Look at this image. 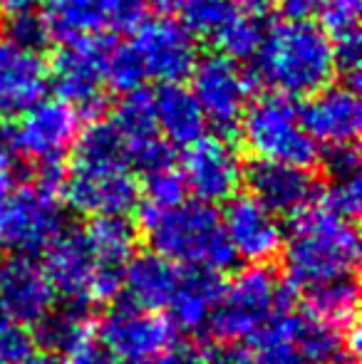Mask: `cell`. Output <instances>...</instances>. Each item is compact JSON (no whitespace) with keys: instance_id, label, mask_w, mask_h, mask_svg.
<instances>
[{"instance_id":"2e32d148","label":"cell","mask_w":362,"mask_h":364,"mask_svg":"<svg viewBox=\"0 0 362 364\" xmlns=\"http://www.w3.org/2000/svg\"><path fill=\"white\" fill-rule=\"evenodd\" d=\"M112 124L124 139L127 161L132 168H139L142 173H151L159 168L174 166V146L156 129L151 92H147L144 87L127 92L124 100L117 105Z\"/></svg>"},{"instance_id":"836d02e7","label":"cell","mask_w":362,"mask_h":364,"mask_svg":"<svg viewBox=\"0 0 362 364\" xmlns=\"http://www.w3.org/2000/svg\"><path fill=\"white\" fill-rule=\"evenodd\" d=\"M144 191H139V206L144 208H171L176 203L186 201V183L181 178V171L174 166L159 168V171L144 173Z\"/></svg>"},{"instance_id":"7bdbcfd3","label":"cell","mask_w":362,"mask_h":364,"mask_svg":"<svg viewBox=\"0 0 362 364\" xmlns=\"http://www.w3.org/2000/svg\"><path fill=\"white\" fill-rule=\"evenodd\" d=\"M75 360L73 364H119L112 352H107L105 347H97V345H87L82 347L80 352H75Z\"/></svg>"},{"instance_id":"ee69618b","label":"cell","mask_w":362,"mask_h":364,"mask_svg":"<svg viewBox=\"0 0 362 364\" xmlns=\"http://www.w3.org/2000/svg\"><path fill=\"white\" fill-rule=\"evenodd\" d=\"M139 364H201V350H196V347H191V350H171L166 355L156 357V360Z\"/></svg>"},{"instance_id":"4dcf8cb0","label":"cell","mask_w":362,"mask_h":364,"mask_svg":"<svg viewBox=\"0 0 362 364\" xmlns=\"http://www.w3.org/2000/svg\"><path fill=\"white\" fill-rule=\"evenodd\" d=\"M181 25L193 40H208L216 45L223 30L241 15L233 0H186L181 5Z\"/></svg>"},{"instance_id":"f35d334b","label":"cell","mask_w":362,"mask_h":364,"mask_svg":"<svg viewBox=\"0 0 362 364\" xmlns=\"http://www.w3.org/2000/svg\"><path fill=\"white\" fill-rule=\"evenodd\" d=\"M149 0H102L105 10V25L117 33L134 30L142 20H147Z\"/></svg>"},{"instance_id":"5b68a950","label":"cell","mask_w":362,"mask_h":364,"mask_svg":"<svg viewBox=\"0 0 362 364\" xmlns=\"http://www.w3.org/2000/svg\"><path fill=\"white\" fill-rule=\"evenodd\" d=\"M238 132L243 146L263 161L310 168L320 159V146L305 132L300 109L293 105V100L275 92L248 102Z\"/></svg>"},{"instance_id":"7dc6e473","label":"cell","mask_w":362,"mask_h":364,"mask_svg":"<svg viewBox=\"0 0 362 364\" xmlns=\"http://www.w3.org/2000/svg\"><path fill=\"white\" fill-rule=\"evenodd\" d=\"M35 5H40V0H0V10H5L8 15L23 13V10H35Z\"/></svg>"},{"instance_id":"52a82bcc","label":"cell","mask_w":362,"mask_h":364,"mask_svg":"<svg viewBox=\"0 0 362 364\" xmlns=\"http://www.w3.org/2000/svg\"><path fill=\"white\" fill-rule=\"evenodd\" d=\"M110 48V38L102 33L65 43L48 68V85H53L58 100L73 107L80 119H100L107 109L105 63Z\"/></svg>"},{"instance_id":"8fae6325","label":"cell","mask_w":362,"mask_h":364,"mask_svg":"<svg viewBox=\"0 0 362 364\" xmlns=\"http://www.w3.org/2000/svg\"><path fill=\"white\" fill-rule=\"evenodd\" d=\"M105 350L119 362L139 364L166 355L176 345V327L169 317L154 310H144L132 302L112 305L110 312L97 325Z\"/></svg>"},{"instance_id":"8d00e7d4","label":"cell","mask_w":362,"mask_h":364,"mask_svg":"<svg viewBox=\"0 0 362 364\" xmlns=\"http://www.w3.org/2000/svg\"><path fill=\"white\" fill-rule=\"evenodd\" d=\"M360 10L362 0H320V28L328 33L330 40L343 38V35L350 33H360Z\"/></svg>"},{"instance_id":"e575fe53","label":"cell","mask_w":362,"mask_h":364,"mask_svg":"<svg viewBox=\"0 0 362 364\" xmlns=\"http://www.w3.org/2000/svg\"><path fill=\"white\" fill-rule=\"evenodd\" d=\"M5 40L18 45L20 50L43 55V50L48 48V43L53 38H50L43 15L35 13V10H23V13H13L8 18V23H5Z\"/></svg>"},{"instance_id":"4316f807","label":"cell","mask_w":362,"mask_h":364,"mask_svg":"<svg viewBox=\"0 0 362 364\" xmlns=\"http://www.w3.org/2000/svg\"><path fill=\"white\" fill-rule=\"evenodd\" d=\"M73 166H82V168L129 166L124 139H122V134L117 132V127L112 122L92 119L80 132L73 146Z\"/></svg>"},{"instance_id":"d590c367","label":"cell","mask_w":362,"mask_h":364,"mask_svg":"<svg viewBox=\"0 0 362 364\" xmlns=\"http://www.w3.org/2000/svg\"><path fill=\"white\" fill-rule=\"evenodd\" d=\"M315 201L323 208H328L330 213L340 218L353 220L362 208V181L360 176L353 178H330V183L318 191Z\"/></svg>"},{"instance_id":"3957f363","label":"cell","mask_w":362,"mask_h":364,"mask_svg":"<svg viewBox=\"0 0 362 364\" xmlns=\"http://www.w3.org/2000/svg\"><path fill=\"white\" fill-rule=\"evenodd\" d=\"M139 220L151 250L176 265L221 273L236 260L211 203L181 201L161 211L139 206Z\"/></svg>"},{"instance_id":"ffe728a7","label":"cell","mask_w":362,"mask_h":364,"mask_svg":"<svg viewBox=\"0 0 362 364\" xmlns=\"http://www.w3.org/2000/svg\"><path fill=\"white\" fill-rule=\"evenodd\" d=\"M48 65L43 55L28 53L0 38V117H20L45 100Z\"/></svg>"},{"instance_id":"8992f818","label":"cell","mask_w":362,"mask_h":364,"mask_svg":"<svg viewBox=\"0 0 362 364\" xmlns=\"http://www.w3.org/2000/svg\"><path fill=\"white\" fill-rule=\"evenodd\" d=\"M63 230L60 186L40 178L20 183L0 198V243L13 255L45 253Z\"/></svg>"},{"instance_id":"f6af8a7d","label":"cell","mask_w":362,"mask_h":364,"mask_svg":"<svg viewBox=\"0 0 362 364\" xmlns=\"http://www.w3.org/2000/svg\"><path fill=\"white\" fill-rule=\"evenodd\" d=\"M238 10H243L246 15H253V18H266L268 13L275 8L278 0H233Z\"/></svg>"},{"instance_id":"60d3db41","label":"cell","mask_w":362,"mask_h":364,"mask_svg":"<svg viewBox=\"0 0 362 364\" xmlns=\"http://www.w3.org/2000/svg\"><path fill=\"white\" fill-rule=\"evenodd\" d=\"M201 364H253L251 355L236 345L206 347L201 350Z\"/></svg>"},{"instance_id":"e0dca14e","label":"cell","mask_w":362,"mask_h":364,"mask_svg":"<svg viewBox=\"0 0 362 364\" xmlns=\"http://www.w3.org/2000/svg\"><path fill=\"white\" fill-rule=\"evenodd\" d=\"M243 183L248 186V196L275 216L293 218L318 196V183L308 168L263 159H253L251 166H243Z\"/></svg>"},{"instance_id":"d6a6232c","label":"cell","mask_w":362,"mask_h":364,"mask_svg":"<svg viewBox=\"0 0 362 364\" xmlns=\"http://www.w3.org/2000/svg\"><path fill=\"white\" fill-rule=\"evenodd\" d=\"M147 80V73L142 68L139 55L134 53V48L129 45H112L110 55H107L105 63V85L112 87V90L122 92H134L142 90Z\"/></svg>"},{"instance_id":"f907efd6","label":"cell","mask_w":362,"mask_h":364,"mask_svg":"<svg viewBox=\"0 0 362 364\" xmlns=\"http://www.w3.org/2000/svg\"><path fill=\"white\" fill-rule=\"evenodd\" d=\"M325 364H358V360H355V357H335V360H330Z\"/></svg>"},{"instance_id":"6da1fadb","label":"cell","mask_w":362,"mask_h":364,"mask_svg":"<svg viewBox=\"0 0 362 364\" xmlns=\"http://www.w3.org/2000/svg\"><path fill=\"white\" fill-rule=\"evenodd\" d=\"M251 63L253 85L288 100L315 95L335 77L333 40L313 20H283L268 28Z\"/></svg>"},{"instance_id":"44dd1931","label":"cell","mask_w":362,"mask_h":364,"mask_svg":"<svg viewBox=\"0 0 362 364\" xmlns=\"http://www.w3.org/2000/svg\"><path fill=\"white\" fill-rule=\"evenodd\" d=\"M181 278V268L171 263L169 258L154 253H139L132 255V260L124 268V278H122V290H124V300L144 310H164L169 305L171 295H174L176 285Z\"/></svg>"},{"instance_id":"7c38bea8","label":"cell","mask_w":362,"mask_h":364,"mask_svg":"<svg viewBox=\"0 0 362 364\" xmlns=\"http://www.w3.org/2000/svg\"><path fill=\"white\" fill-rule=\"evenodd\" d=\"M139 183L129 166H70L60 181V196L75 213L87 218L127 216L139 206Z\"/></svg>"},{"instance_id":"484cf974","label":"cell","mask_w":362,"mask_h":364,"mask_svg":"<svg viewBox=\"0 0 362 364\" xmlns=\"http://www.w3.org/2000/svg\"><path fill=\"white\" fill-rule=\"evenodd\" d=\"M40 5L50 38L63 45L100 35L107 28L102 0H40Z\"/></svg>"},{"instance_id":"603a6c76","label":"cell","mask_w":362,"mask_h":364,"mask_svg":"<svg viewBox=\"0 0 362 364\" xmlns=\"http://www.w3.org/2000/svg\"><path fill=\"white\" fill-rule=\"evenodd\" d=\"M221 288V275L213 273V270L183 268L179 285H176L174 295H171L169 305H166L171 325L183 332H198L203 327H208Z\"/></svg>"},{"instance_id":"ac0fdd59","label":"cell","mask_w":362,"mask_h":364,"mask_svg":"<svg viewBox=\"0 0 362 364\" xmlns=\"http://www.w3.org/2000/svg\"><path fill=\"white\" fill-rule=\"evenodd\" d=\"M300 122L315 144H355L362 127V105L358 90L348 85H325L305 97Z\"/></svg>"},{"instance_id":"d6986e66","label":"cell","mask_w":362,"mask_h":364,"mask_svg":"<svg viewBox=\"0 0 362 364\" xmlns=\"http://www.w3.org/2000/svg\"><path fill=\"white\" fill-rule=\"evenodd\" d=\"M55 288L40 263L10 255L0 263V310L23 325H35L55 307Z\"/></svg>"},{"instance_id":"277c9868","label":"cell","mask_w":362,"mask_h":364,"mask_svg":"<svg viewBox=\"0 0 362 364\" xmlns=\"http://www.w3.org/2000/svg\"><path fill=\"white\" fill-rule=\"evenodd\" d=\"M290 310V290L266 265H246L228 283L208 320V330L221 342L251 340L275 315Z\"/></svg>"},{"instance_id":"9a60e30c","label":"cell","mask_w":362,"mask_h":364,"mask_svg":"<svg viewBox=\"0 0 362 364\" xmlns=\"http://www.w3.org/2000/svg\"><path fill=\"white\" fill-rule=\"evenodd\" d=\"M221 225L233 258L246 260L248 265H266L283 248L285 230L278 216L248 193L228 198Z\"/></svg>"},{"instance_id":"bcb514c9","label":"cell","mask_w":362,"mask_h":364,"mask_svg":"<svg viewBox=\"0 0 362 364\" xmlns=\"http://www.w3.org/2000/svg\"><path fill=\"white\" fill-rule=\"evenodd\" d=\"M15 156H8L5 151H0V198L13 188L15 178Z\"/></svg>"},{"instance_id":"b9f144b4","label":"cell","mask_w":362,"mask_h":364,"mask_svg":"<svg viewBox=\"0 0 362 364\" xmlns=\"http://www.w3.org/2000/svg\"><path fill=\"white\" fill-rule=\"evenodd\" d=\"M275 5L283 13V20H310L318 15L320 0H278Z\"/></svg>"},{"instance_id":"ab89813d","label":"cell","mask_w":362,"mask_h":364,"mask_svg":"<svg viewBox=\"0 0 362 364\" xmlns=\"http://www.w3.org/2000/svg\"><path fill=\"white\" fill-rule=\"evenodd\" d=\"M323 168L330 178H353L360 176V151L355 144L325 146Z\"/></svg>"},{"instance_id":"7402d4cb","label":"cell","mask_w":362,"mask_h":364,"mask_svg":"<svg viewBox=\"0 0 362 364\" xmlns=\"http://www.w3.org/2000/svg\"><path fill=\"white\" fill-rule=\"evenodd\" d=\"M151 105H154L156 129L171 146L186 149L206 134V117L193 92L183 87V82L159 85V90L151 95Z\"/></svg>"},{"instance_id":"83f0119b","label":"cell","mask_w":362,"mask_h":364,"mask_svg":"<svg viewBox=\"0 0 362 364\" xmlns=\"http://www.w3.org/2000/svg\"><path fill=\"white\" fill-rule=\"evenodd\" d=\"M305 292H308V315L330 322L340 330L358 325V285L353 275L330 280Z\"/></svg>"},{"instance_id":"681fc988","label":"cell","mask_w":362,"mask_h":364,"mask_svg":"<svg viewBox=\"0 0 362 364\" xmlns=\"http://www.w3.org/2000/svg\"><path fill=\"white\" fill-rule=\"evenodd\" d=\"M23 364H70V362H65V357L53 355V352H38V355L33 352Z\"/></svg>"},{"instance_id":"1f68e13d","label":"cell","mask_w":362,"mask_h":364,"mask_svg":"<svg viewBox=\"0 0 362 364\" xmlns=\"http://www.w3.org/2000/svg\"><path fill=\"white\" fill-rule=\"evenodd\" d=\"M263 35H266L263 18L241 13L216 40V48L231 60H236V63H246V60L256 58L258 48L263 43Z\"/></svg>"},{"instance_id":"7a4b0ae2","label":"cell","mask_w":362,"mask_h":364,"mask_svg":"<svg viewBox=\"0 0 362 364\" xmlns=\"http://www.w3.org/2000/svg\"><path fill=\"white\" fill-rule=\"evenodd\" d=\"M280 250L288 283L298 290H310L355 273L360 238L353 220L335 216L313 201L293 216Z\"/></svg>"},{"instance_id":"cb8c5ba5","label":"cell","mask_w":362,"mask_h":364,"mask_svg":"<svg viewBox=\"0 0 362 364\" xmlns=\"http://www.w3.org/2000/svg\"><path fill=\"white\" fill-rule=\"evenodd\" d=\"M85 235H87L102 275L122 290L124 268L137 248L134 225L127 220V216H102L92 218L85 225Z\"/></svg>"},{"instance_id":"f546056e","label":"cell","mask_w":362,"mask_h":364,"mask_svg":"<svg viewBox=\"0 0 362 364\" xmlns=\"http://www.w3.org/2000/svg\"><path fill=\"white\" fill-rule=\"evenodd\" d=\"M253 340L251 362L253 364H308L300 355L293 337V310L275 315L268 325H263Z\"/></svg>"},{"instance_id":"5bb4252c","label":"cell","mask_w":362,"mask_h":364,"mask_svg":"<svg viewBox=\"0 0 362 364\" xmlns=\"http://www.w3.org/2000/svg\"><path fill=\"white\" fill-rule=\"evenodd\" d=\"M132 48L139 55L147 80L151 77L159 85H176V82L188 80L198 60L193 35L169 15L142 20L134 28Z\"/></svg>"},{"instance_id":"4fadbf2b","label":"cell","mask_w":362,"mask_h":364,"mask_svg":"<svg viewBox=\"0 0 362 364\" xmlns=\"http://www.w3.org/2000/svg\"><path fill=\"white\" fill-rule=\"evenodd\" d=\"M186 191L203 203H226L243 186V161L226 136H206L186 146L181 159Z\"/></svg>"},{"instance_id":"30bf717a","label":"cell","mask_w":362,"mask_h":364,"mask_svg":"<svg viewBox=\"0 0 362 364\" xmlns=\"http://www.w3.org/2000/svg\"><path fill=\"white\" fill-rule=\"evenodd\" d=\"M43 268L55 292L68 297V302L90 307V302H110L122 292L102 275L85 228L60 230L58 238L45 248Z\"/></svg>"},{"instance_id":"f1b7e54d","label":"cell","mask_w":362,"mask_h":364,"mask_svg":"<svg viewBox=\"0 0 362 364\" xmlns=\"http://www.w3.org/2000/svg\"><path fill=\"white\" fill-rule=\"evenodd\" d=\"M350 330H340L313 315H293L295 345L308 364H325L343 355V350L348 347Z\"/></svg>"},{"instance_id":"9c48e42d","label":"cell","mask_w":362,"mask_h":364,"mask_svg":"<svg viewBox=\"0 0 362 364\" xmlns=\"http://www.w3.org/2000/svg\"><path fill=\"white\" fill-rule=\"evenodd\" d=\"M13 129L18 154L38 168L40 176H63V161L80 134V117L73 107L60 100H40L20 114Z\"/></svg>"},{"instance_id":"c3c4849f","label":"cell","mask_w":362,"mask_h":364,"mask_svg":"<svg viewBox=\"0 0 362 364\" xmlns=\"http://www.w3.org/2000/svg\"><path fill=\"white\" fill-rule=\"evenodd\" d=\"M183 3H186V0H149V5H151V8H154L159 15L179 13Z\"/></svg>"},{"instance_id":"ba28073f","label":"cell","mask_w":362,"mask_h":364,"mask_svg":"<svg viewBox=\"0 0 362 364\" xmlns=\"http://www.w3.org/2000/svg\"><path fill=\"white\" fill-rule=\"evenodd\" d=\"M188 80V90L196 97L206 124L213 127L218 136L236 134L243 112L251 102V75L228 55L211 53L196 60Z\"/></svg>"},{"instance_id":"d4e9b609","label":"cell","mask_w":362,"mask_h":364,"mask_svg":"<svg viewBox=\"0 0 362 364\" xmlns=\"http://www.w3.org/2000/svg\"><path fill=\"white\" fill-rule=\"evenodd\" d=\"M97 332V325L92 320L87 305L68 302L63 307H53L48 315H43L35 322L33 340L43 345L45 352L53 355H75L82 347L92 345V337Z\"/></svg>"},{"instance_id":"74e56055","label":"cell","mask_w":362,"mask_h":364,"mask_svg":"<svg viewBox=\"0 0 362 364\" xmlns=\"http://www.w3.org/2000/svg\"><path fill=\"white\" fill-rule=\"evenodd\" d=\"M33 345L28 325L0 310V364H23L33 355Z\"/></svg>"}]
</instances>
